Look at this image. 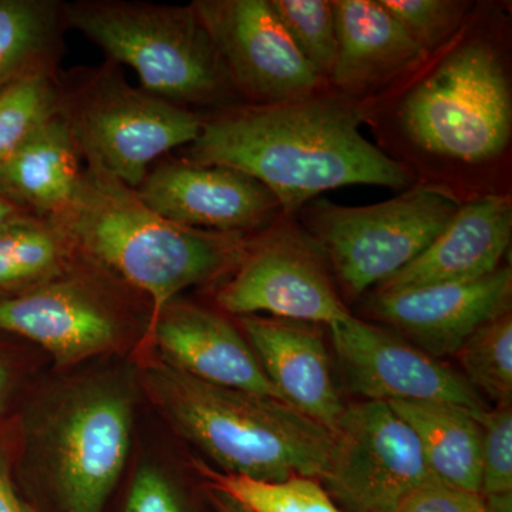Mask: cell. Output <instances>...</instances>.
<instances>
[{
  "instance_id": "cell-1",
  "label": "cell",
  "mask_w": 512,
  "mask_h": 512,
  "mask_svg": "<svg viewBox=\"0 0 512 512\" xmlns=\"http://www.w3.org/2000/svg\"><path fill=\"white\" fill-rule=\"evenodd\" d=\"M185 160L235 168L264 184L286 215L348 185L410 188L413 175L373 146L348 101L313 96L234 106L204 120Z\"/></svg>"
},
{
  "instance_id": "cell-2",
  "label": "cell",
  "mask_w": 512,
  "mask_h": 512,
  "mask_svg": "<svg viewBox=\"0 0 512 512\" xmlns=\"http://www.w3.org/2000/svg\"><path fill=\"white\" fill-rule=\"evenodd\" d=\"M77 248L150 302L143 345L161 311L185 289L235 271L252 242L247 235L183 227L150 210L137 191L84 168L70 207L53 218Z\"/></svg>"
},
{
  "instance_id": "cell-3",
  "label": "cell",
  "mask_w": 512,
  "mask_h": 512,
  "mask_svg": "<svg viewBox=\"0 0 512 512\" xmlns=\"http://www.w3.org/2000/svg\"><path fill=\"white\" fill-rule=\"evenodd\" d=\"M144 384L175 431L228 476L319 480L325 470L332 431L281 400L202 382L164 363L148 367Z\"/></svg>"
},
{
  "instance_id": "cell-4",
  "label": "cell",
  "mask_w": 512,
  "mask_h": 512,
  "mask_svg": "<svg viewBox=\"0 0 512 512\" xmlns=\"http://www.w3.org/2000/svg\"><path fill=\"white\" fill-rule=\"evenodd\" d=\"M66 28L86 36L107 60L126 64L141 87L191 106L234 107L238 96L194 6L124 0L63 3Z\"/></svg>"
},
{
  "instance_id": "cell-5",
  "label": "cell",
  "mask_w": 512,
  "mask_h": 512,
  "mask_svg": "<svg viewBox=\"0 0 512 512\" xmlns=\"http://www.w3.org/2000/svg\"><path fill=\"white\" fill-rule=\"evenodd\" d=\"M59 117L72 134L86 167L137 190L161 157L190 146L204 120L134 87L119 64L60 74Z\"/></svg>"
},
{
  "instance_id": "cell-6",
  "label": "cell",
  "mask_w": 512,
  "mask_h": 512,
  "mask_svg": "<svg viewBox=\"0 0 512 512\" xmlns=\"http://www.w3.org/2000/svg\"><path fill=\"white\" fill-rule=\"evenodd\" d=\"M400 121L421 150L480 164L504 153L512 133L511 87L495 50L470 42L454 50L403 100Z\"/></svg>"
},
{
  "instance_id": "cell-7",
  "label": "cell",
  "mask_w": 512,
  "mask_h": 512,
  "mask_svg": "<svg viewBox=\"0 0 512 512\" xmlns=\"http://www.w3.org/2000/svg\"><path fill=\"white\" fill-rule=\"evenodd\" d=\"M458 207L456 198L441 188L412 185L392 200L367 207L312 202L306 224L340 284L360 295L413 262Z\"/></svg>"
},
{
  "instance_id": "cell-8",
  "label": "cell",
  "mask_w": 512,
  "mask_h": 512,
  "mask_svg": "<svg viewBox=\"0 0 512 512\" xmlns=\"http://www.w3.org/2000/svg\"><path fill=\"white\" fill-rule=\"evenodd\" d=\"M133 421V394L116 380L80 383L64 394L40 434L63 512H103L126 467Z\"/></svg>"
},
{
  "instance_id": "cell-9",
  "label": "cell",
  "mask_w": 512,
  "mask_h": 512,
  "mask_svg": "<svg viewBox=\"0 0 512 512\" xmlns=\"http://www.w3.org/2000/svg\"><path fill=\"white\" fill-rule=\"evenodd\" d=\"M319 481L343 512H396L440 480L412 427L386 402L365 400L340 414Z\"/></svg>"
},
{
  "instance_id": "cell-10",
  "label": "cell",
  "mask_w": 512,
  "mask_h": 512,
  "mask_svg": "<svg viewBox=\"0 0 512 512\" xmlns=\"http://www.w3.org/2000/svg\"><path fill=\"white\" fill-rule=\"evenodd\" d=\"M128 285L82 256L67 274L0 299V332L36 343L69 367L119 348L130 323L121 289Z\"/></svg>"
},
{
  "instance_id": "cell-11",
  "label": "cell",
  "mask_w": 512,
  "mask_h": 512,
  "mask_svg": "<svg viewBox=\"0 0 512 512\" xmlns=\"http://www.w3.org/2000/svg\"><path fill=\"white\" fill-rule=\"evenodd\" d=\"M232 87L247 106L308 99L320 79L306 62L269 0H195Z\"/></svg>"
},
{
  "instance_id": "cell-12",
  "label": "cell",
  "mask_w": 512,
  "mask_h": 512,
  "mask_svg": "<svg viewBox=\"0 0 512 512\" xmlns=\"http://www.w3.org/2000/svg\"><path fill=\"white\" fill-rule=\"evenodd\" d=\"M229 315L333 325L350 315L315 249L291 231L272 232L249 247L217 293Z\"/></svg>"
},
{
  "instance_id": "cell-13",
  "label": "cell",
  "mask_w": 512,
  "mask_h": 512,
  "mask_svg": "<svg viewBox=\"0 0 512 512\" xmlns=\"http://www.w3.org/2000/svg\"><path fill=\"white\" fill-rule=\"evenodd\" d=\"M340 370L369 402H439L487 410L461 373L387 330L349 315L329 326Z\"/></svg>"
},
{
  "instance_id": "cell-14",
  "label": "cell",
  "mask_w": 512,
  "mask_h": 512,
  "mask_svg": "<svg viewBox=\"0 0 512 512\" xmlns=\"http://www.w3.org/2000/svg\"><path fill=\"white\" fill-rule=\"evenodd\" d=\"M136 191L165 220L220 234L248 235L281 212L274 194L248 174L185 158L157 161Z\"/></svg>"
},
{
  "instance_id": "cell-15",
  "label": "cell",
  "mask_w": 512,
  "mask_h": 512,
  "mask_svg": "<svg viewBox=\"0 0 512 512\" xmlns=\"http://www.w3.org/2000/svg\"><path fill=\"white\" fill-rule=\"evenodd\" d=\"M511 293V268H500L476 281L377 291L372 312L439 359L456 355L481 325L510 311Z\"/></svg>"
},
{
  "instance_id": "cell-16",
  "label": "cell",
  "mask_w": 512,
  "mask_h": 512,
  "mask_svg": "<svg viewBox=\"0 0 512 512\" xmlns=\"http://www.w3.org/2000/svg\"><path fill=\"white\" fill-rule=\"evenodd\" d=\"M147 348H156L161 363L184 375L286 403L244 333L204 306L177 299L168 303L154 323Z\"/></svg>"
},
{
  "instance_id": "cell-17",
  "label": "cell",
  "mask_w": 512,
  "mask_h": 512,
  "mask_svg": "<svg viewBox=\"0 0 512 512\" xmlns=\"http://www.w3.org/2000/svg\"><path fill=\"white\" fill-rule=\"evenodd\" d=\"M238 323L285 402L332 431L346 404L319 330L312 323L265 316H244Z\"/></svg>"
},
{
  "instance_id": "cell-18",
  "label": "cell",
  "mask_w": 512,
  "mask_h": 512,
  "mask_svg": "<svg viewBox=\"0 0 512 512\" xmlns=\"http://www.w3.org/2000/svg\"><path fill=\"white\" fill-rule=\"evenodd\" d=\"M512 238L510 198L487 195L460 205L429 247L377 291L476 281L500 269Z\"/></svg>"
},
{
  "instance_id": "cell-19",
  "label": "cell",
  "mask_w": 512,
  "mask_h": 512,
  "mask_svg": "<svg viewBox=\"0 0 512 512\" xmlns=\"http://www.w3.org/2000/svg\"><path fill=\"white\" fill-rule=\"evenodd\" d=\"M332 3L338 55L330 82L343 92H367L419 63L426 55L380 0Z\"/></svg>"
},
{
  "instance_id": "cell-20",
  "label": "cell",
  "mask_w": 512,
  "mask_h": 512,
  "mask_svg": "<svg viewBox=\"0 0 512 512\" xmlns=\"http://www.w3.org/2000/svg\"><path fill=\"white\" fill-rule=\"evenodd\" d=\"M83 157L59 116L0 165V195L30 217L53 220L82 184Z\"/></svg>"
},
{
  "instance_id": "cell-21",
  "label": "cell",
  "mask_w": 512,
  "mask_h": 512,
  "mask_svg": "<svg viewBox=\"0 0 512 512\" xmlns=\"http://www.w3.org/2000/svg\"><path fill=\"white\" fill-rule=\"evenodd\" d=\"M416 433L441 483L480 494L483 430L477 416L456 404L387 403ZM483 413V412H481Z\"/></svg>"
},
{
  "instance_id": "cell-22",
  "label": "cell",
  "mask_w": 512,
  "mask_h": 512,
  "mask_svg": "<svg viewBox=\"0 0 512 512\" xmlns=\"http://www.w3.org/2000/svg\"><path fill=\"white\" fill-rule=\"evenodd\" d=\"M64 29L62 2L0 0V89L23 77L59 74Z\"/></svg>"
},
{
  "instance_id": "cell-23",
  "label": "cell",
  "mask_w": 512,
  "mask_h": 512,
  "mask_svg": "<svg viewBox=\"0 0 512 512\" xmlns=\"http://www.w3.org/2000/svg\"><path fill=\"white\" fill-rule=\"evenodd\" d=\"M72 235L56 220L28 217L0 231V299L59 278L82 259Z\"/></svg>"
},
{
  "instance_id": "cell-24",
  "label": "cell",
  "mask_w": 512,
  "mask_h": 512,
  "mask_svg": "<svg viewBox=\"0 0 512 512\" xmlns=\"http://www.w3.org/2000/svg\"><path fill=\"white\" fill-rule=\"evenodd\" d=\"M59 76L35 74L0 89V165L59 116Z\"/></svg>"
},
{
  "instance_id": "cell-25",
  "label": "cell",
  "mask_w": 512,
  "mask_h": 512,
  "mask_svg": "<svg viewBox=\"0 0 512 512\" xmlns=\"http://www.w3.org/2000/svg\"><path fill=\"white\" fill-rule=\"evenodd\" d=\"M464 379L478 394L484 393L497 406L512 400V315L500 313L488 320L456 353Z\"/></svg>"
},
{
  "instance_id": "cell-26",
  "label": "cell",
  "mask_w": 512,
  "mask_h": 512,
  "mask_svg": "<svg viewBox=\"0 0 512 512\" xmlns=\"http://www.w3.org/2000/svg\"><path fill=\"white\" fill-rule=\"evenodd\" d=\"M210 477L211 487L231 495L252 512H343L316 478L259 481L217 473Z\"/></svg>"
},
{
  "instance_id": "cell-27",
  "label": "cell",
  "mask_w": 512,
  "mask_h": 512,
  "mask_svg": "<svg viewBox=\"0 0 512 512\" xmlns=\"http://www.w3.org/2000/svg\"><path fill=\"white\" fill-rule=\"evenodd\" d=\"M293 45L322 80H330L338 55L333 3L328 0H269Z\"/></svg>"
},
{
  "instance_id": "cell-28",
  "label": "cell",
  "mask_w": 512,
  "mask_h": 512,
  "mask_svg": "<svg viewBox=\"0 0 512 512\" xmlns=\"http://www.w3.org/2000/svg\"><path fill=\"white\" fill-rule=\"evenodd\" d=\"M424 50L437 49L460 28L470 2L458 0H380Z\"/></svg>"
},
{
  "instance_id": "cell-29",
  "label": "cell",
  "mask_w": 512,
  "mask_h": 512,
  "mask_svg": "<svg viewBox=\"0 0 512 512\" xmlns=\"http://www.w3.org/2000/svg\"><path fill=\"white\" fill-rule=\"evenodd\" d=\"M483 430L481 484L483 498L512 494V407L497 406L478 414Z\"/></svg>"
},
{
  "instance_id": "cell-30",
  "label": "cell",
  "mask_w": 512,
  "mask_h": 512,
  "mask_svg": "<svg viewBox=\"0 0 512 512\" xmlns=\"http://www.w3.org/2000/svg\"><path fill=\"white\" fill-rule=\"evenodd\" d=\"M124 512H185L180 495L158 467L138 468L127 494Z\"/></svg>"
},
{
  "instance_id": "cell-31",
  "label": "cell",
  "mask_w": 512,
  "mask_h": 512,
  "mask_svg": "<svg viewBox=\"0 0 512 512\" xmlns=\"http://www.w3.org/2000/svg\"><path fill=\"white\" fill-rule=\"evenodd\" d=\"M396 512H490L483 497L437 483L424 485L400 504Z\"/></svg>"
},
{
  "instance_id": "cell-32",
  "label": "cell",
  "mask_w": 512,
  "mask_h": 512,
  "mask_svg": "<svg viewBox=\"0 0 512 512\" xmlns=\"http://www.w3.org/2000/svg\"><path fill=\"white\" fill-rule=\"evenodd\" d=\"M0 512H36L16 491L2 456H0Z\"/></svg>"
},
{
  "instance_id": "cell-33",
  "label": "cell",
  "mask_w": 512,
  "mask_h": 512,
  "mask_svg": "<svg viewBox=\"0 0 512 512\" xmlns=\"http://www.w3.org/2000/svg\"><path fill=\"white\" fill-rule=\"evenodd\" d=\"M13 392V375L12 370L6 360L0 356V419L8 409L10 397Z\"/></svg>"
},
{
  "instance_id": "cell-34",
  "label": "cell",
  "mask_w": 512,
  "mask_h": 512,
  "mask_svg": "<svg viewBox=\"0 0 512 512\" xmlns=\"http://www.w3.org/2000/svg\"><path fill=\"white\" fill-rule=\"evenodd\" d=\"M211 501L214 504L215 511L217 512H252L244 504L239 503L231 495L218 490V488L211 487Z\"/></svg>"
},
{
  "instance_id": "cell-35",
  "label": "cell",
  "mask_w": 512,
  "mask_h": 512,
  "mask_svg": "<svg viewBox=\"0 0 512 512\" xmlns=\"http://www.w3.org/2000/svg\"><path fill=\"white\" fill-rule=\"evenodd\" d=\"M28 217V214L20 211L18 207L10 204L8 200L0 195V231L3 228L9 227L13 222L22 220V218Z\"/></svg>"
}]
</instances>
